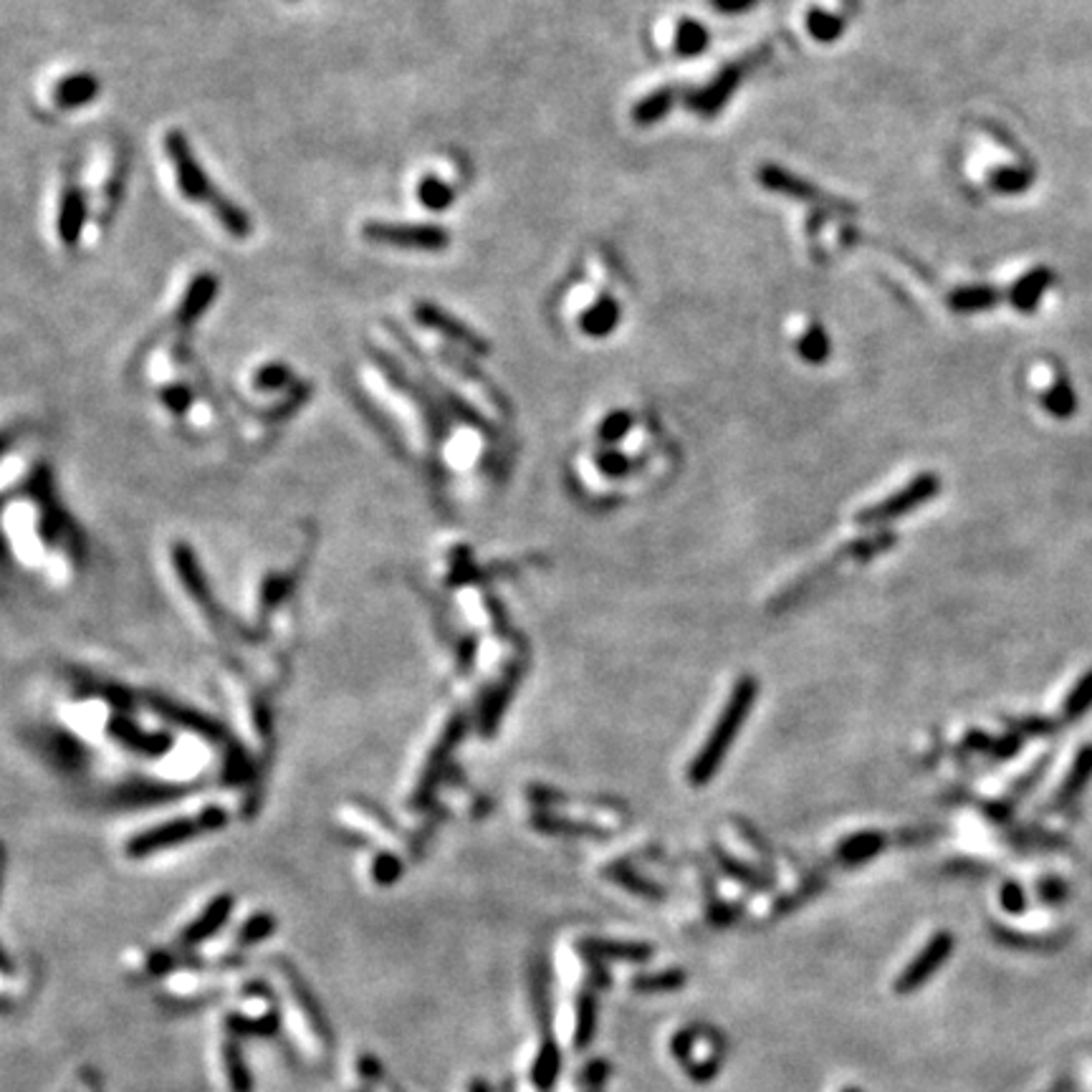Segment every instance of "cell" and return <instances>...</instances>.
Instances as JSON below:
<instances>
[{
	"instance_id": "obj_2",
	"label": "cell",
	"mask_w": 1092,
	"mask_h": 1092,
	"mask_svg": "<svg viewBox=\"0 0 1092 1092\" xmlns=\"http://www.w3.org/2000/svg\"><path fill=\"white\" fill-rule=\"evenodd\" d=\"M0 529L5 559L26 585L46 595H66L84 579L86 531L64 501L49 455L36 442L5 438Z\"/></svg>"
},
{
	"instance_id": "obj_9",
	"label": "cell",
	"mask_w": 1092,
	"mask_h": 1092,
	"mask_svg": "<svg viewBox=\"0 0 1092 1092\" xmlns=\"http://www.w3.org/2000/svg\"><path fill=\"white\" fill-rule=\"evenodd\" d=\"M754 696H756V683L751 681V678L749 681H741L739 688L734 691L732 704L726 706V711H723L719 723H715V732L711 734V739L706 741V747L700 749V754L696 756V762H693V766H691V779L696 781V784L706 781L715 769H719L723 754H726V749L732 747L736 734H739V726L743 723V719H747V713L751 711Z\"/></svg>"
},
{
	"instance_id": "obj_14",
	"label": "cell",
	"mask_w": 1092,
	"mask_h": 1092,
	"mask_svg": "<svg viewBox=\"0 0 1092 1092\" xmlns=\"http://www.w3.org/2000/svg\"><path fill=\"white\" fill-rule=\"evenodd\" d=\"M88 213H92V203H88L84 182H81L79 177H69V180L64 182L62 195H58V216H56L58 241H62L66 248L79 246Z\"/></svg>"
},
{
	"instance_id": "obj_5",
	"label": "cell",
	"mask_w": 1092,
	"mask_h": 1092,
	"mask_svg": "<svg viewBox=\"0 0 1092 1092\" xmlns=\"http://www.w3.org/2000/svg\"><path fill=\"white\" fill-rule=\"evenodd\" d=\"M263 807V800L233 792V789H213L167 807L137 815L124 828L117 850L132 865H142L167 855L182 852L223 832L246 824Z\"/></svg>"
},
{
	"instance_id": "obj_20",
	"label": "cell",
	"mask_w": 1092,
	"mask_h": 1092,
	"mask_svg": "<svg viewBox=\"0 0 1092 1092\" xmlns=\"http://www.w3.org/2000/svg\"><path fill=\"white\" fill-rule=\"evenodd\" d=\"M1050 284H1052V273L1047 269H1035L1014 284L1009 299H1012V304L1020 309V312H1035L1039 299H1042V294L1050 289Z\"/></svg>"
},
{
	"instance_id": "obj_19",
	"label": "cell",
	"mask_w": 1092,
	"mask_h": 1092,
	"mask_svg": "<svg viewBox=\"0 0 1092 1092\" xmlns=\"http://www.w3.org/2000/svg\"><path fill=\"white\" fill-rule=\"evenodd\" d=\"M415 197L425 210L446 213V210L453 208L455 197H459V190H455V186L448 180V177H442L438 173H425V175H420L418 182H415Z\"/></svg>"
},
{
	"instance_id": "obj_27",
	"label": "cell",
	"mask_w": 1092,
	"mask_h": 1092,
	"mask_svg": "<svg viewBox=\"0 0 1092 1092\" xmlns=\"http://www.w3.org/2000/svg\"><path fill=\"white\" fill-rule=\"evenodd\" d=\"M468 1092H491V1088H489V1084H486V1082H481V1080H476V1082H470V1088H468Z\"/></svg>"
},
{
	"instance_id": "obj_1",
	"label": "cell",
	"mask_w": 1092,
	"mask_h": 1092,
	"mask_svg": "<svg viewBox=\"0 0 1092 1092\" xmlns=\"http://www.w3.org/2000/svg\"><path fill=\"white\" fill-rule=\"evenodd\" d=\"M18 736L86 807L137 817L213 789L265 796L269 772L220 715L81 663L58 660L31 678Z\"/></svg>"
},
{
	"instance_id": "obj_18",
	"label": "cell",
	"mask_w": 1092,
	"mask_h": 1092,
	"mask_svg": "<svg viewBox=\"0 0 1092 1092\" xmlns=\"http://www.w3.org/2000/svg\"><path fill=\"white\" fill-rule=\"evenodd\" d=\"M617 319H619L617 301L612 299L610 294L608 297L602 294V297H592L585 306L579 309L577 327H579V331H585V335H589V337H604L617 327Z\"/></svg>"
},
{
	"instance_id": "obj_24",
	"label": "cell",
	"mask_w": 1092,
	"mask_h": 1092,
	"mask_svg": "<svg viewBox=\"0 0 1092 1092\" xmlns=\"http://www.w3.org/2000/svg\"><path fill=\"white\" fill-rule=\"evenodd\" d=\"M706 39H708L706 28L696 24V18H681V24H678L673 36V49L675 54L681 56H693L706 46Z\"/></svg>"
},
{
	"instance_id": "obj_12",
	"label": "cell",
	"mask_w": 1092,
	"mask_h": 1092,
	"mask_svg": "<svg viewBox=\"0 0 1092 1092\" xmlns=\"http://www.w3.org/2000/svg\"><path fill=\"white\" fill-rule=\"evenodd\" d=\"M412 319L418 322V327L433 331L435 337L446 339L448 346H455V350L466 352L470 357H486V354L491 352L489 342H486L476 329H470L466 322L459 319L455 314L446 312V309L435 304V301H415V306H412Z\"/></svg>"
},
{
	"instance_id": "obj_22",
	"label": "cell",
	"mask_w": 1092,
	"mask_h": 1092,
	"mask_svg": "<svg viewBox=\"0 0 1092 1092\" xmlns=\"http://www.w3.org/2000/svg\"><path fill=\"white\" fill-rule=\"evenodd\" d=\"M289 986L294 992V999H297V1005L301 1009V1014H306V1024L312 1027V1032L316 1037L322 1039V1042H329L331 1035H329V1024H327V1016H324L319 1012V1007H316V1001L312 999V994H309V988L301 984V981L294 977V973H289Z\"/></svg>"
},
{
	"instance_id": "obj_11",
	"label": "cell",
	"mask_w": 1092,
	"mask_h": 1092,
	"mask_svg": "<svg viewBox=\"0 0 1092 1092\" xmlns=\"http://www.w3.org/2000/svg\"><path fill=\"white\" fill-rule=\"evenodd\" d=\"M235 911H238V898L231 890H218L210 898H205V903L175 933L177 954H190V951L218 939L231 926Z\"/></svg>"
},
{
	"instance_id": "obj_7",
	"label": "cell",
	"mask_w": 1092,
	"mask_h": 1092,
	"mask_svg": "<svg viewBox=\"0 0 1092 1092\" xmlns=\"http://www.w3.org/2000/svg\"><path fill=\"white\" fill-rule=\"evenodd\" d=\"M165 154L169 160V167H173L175 186L186 201L201 205V208H208L210 216L216 218V223L235 241H246L248 235L254 233V220H250L246 208H241L233 197H228L216 188L208 169H205L201 165V160L195 158L193 145H190L186 132L182 129L167 132Z\"/></svg>"
},
{
	"instance_id": "obj_17",
	"label": "cell",
	"mask_w": 1092,
	"mask_h": 1092,
	"mask_svg": "<svg viewBox=\"0 0 1092 1092\" xmlns=\"http://www.w3.org/2000/svg\"><path fill=\"white\" fill-rule=\"evenodd\" d=\"M278 920L269 911H250L243 916V920L235 924L231 931V948L233 951H246L254 946H261L276 933Z\"/></svg>"
},
{
	"instance_id": "obj_13",
	"label": "cell",
	"mask_w": 1092,
	"mask_h": 1092,
	"mask_svg": "<svg viewBox=\"0 0 1092 1092\" xmlns=\"http://www.w3.org/2000/svg\"><path fill=\"white\" fill-rule=\"evenodd\" d=\"M357 858L367 885L378 890H393L408 875L415 855L408 850H395V847H372V850H357Z\"/></svg>"
},
{
	"instance_id": "obj_16",
	"label": "cell",
	"mask_w": 1092,
	"mask_h": 1092,
	"mask_svg": "<svg viewBox=\"0 0 1092 1092\" xmlns=\"http://www.w3.org/2000/svg\"><path fill=\"white\" fill-rule=\"evenodd\" d=\"M99 94L101 81L92 71H71L64 73L62 79H56L54 88H51V101L62 112H73V109H84L92 105Z\"/></svg>"
},
{
	"instance_id": "obj_3",
	"label": "cell",
	"mask_w": 1092,
	"mask_h": 1092,
	"mask_svg": "<svg viewBox=\"0 0 1092 1092\" xmlns=\"http://www.w3.org/2000/svg\"><path fill=\"white\" fill-rule=\"evenodd\" d=\"M316 544L319 534L314 523H294L278 542L250 559L231 602L250 668L282 693L294 673L301 608Z\"/></svg>"
},
{
	"instance_id": "obj_21",
	"label": "cell",
	"mask_w": 1092,
	"mask_h": 1092,
	"mask_svg": "<svg viewBox=\"0 0 1092 1092\" xmlns=\"http://www.w3.org/2000/svg\"><path fill=\"white\" fill-rule=\"evenodd\" d=\"M933 491H936L933 478H920L918 483H913L911 489H905L898 499L885 501V504L881 508H875V511L862 514V519H883V516H896L900 511H907V508H913V504H918V501L931 496Z\"/></svg>"
},
{
	"instance_id": "obj_6",
	"label": "cell",
	"mask_w": 1092,
	"mask_h": 1092,
	"mask_svg": "<svg viewBox=\"0 0 1092 1092\" xmlns=\"http://www.w3.org/2000/svg\"><path fill=\"white\" fill-rule=\"evenodd\" d=\"M160 574L169 602L180 612L182 623L195 634L203 651H208L216 668L254 670L231 604L220 600L190 538L177 534L165 538L160 546Z\"/></svg>"
},
{
	"instance_id": "obj_10",
	"label": "cell",
	"mask_w": 1092,
	"mask_h": 1092,
	"mask_svg": "<svg viewBox=\"0 0 1092 1092\" xmlns=\"http://www.w3.org/2000/svg\"><path fill=\"white\" fill-rule=\"evenodd\" d=\"M361 238L372 246L397 250H415V254H442L450 246L448 228L435 223H395V220H367L361 226Z\"/></svg>"
},
{
	"instance_id": "obj_4",
	"label": "cell",
	"mask_w": 1092,
	"mask_h": 1092,
	"mask_svg": "<svg viewBox=\"0 0 1092 1092\" xmlns=\"http://www.w3.org/2000/svg\"><path fill=\"white\" fill-rule=\"evenodd\" d=\"M478 739L468 713L446 698L425 721L397 781L395 811L423 850L442 828L483 811L466 772V749Z\"/></svg>"
},
{
	"instance_id": "obj_25",
	"label": "cell",
	"mask_w": 1092,
	"mask_h": 1092,
	"mask_svg": "<svg viewBox=\"0 0 1092 1092\" xmlns=\"http://www.w3.org/2000/svg\"><path fill=\"white\" fill-rule=\"evenodd\" d=\"M1075 393L1065 380H1057L1045 395V408L1057 418H1069L1075 412Z\"/></svg>"
},
{
	"instance_id": "obj_15",
	"label": "cell",
	"mask_w": 1092,
	"mask_h": 1092,
	"mask_svg": "<svg viewBox=\"0 0 1092 1092\" xmlns=\"http://www.w3.org/2000/svg\"><path fill=\"white\" fill-rule=\"evenodd\" d=\"M220 282L213 271H201L190 278L186 294H182L180 306L175 312L177 327H193L201 316L208 314L213 301L218 299Z\"/></svg>"
},
{
	"instance_id": "obj_8",
	"label": "cell",
	"mask_w": 1092,
	"mask_h": 1092,
	"mask_svg": "<svg viewBox=\"0 0 1092 1092\" xmlns=\"http://www.w3.org/2000/svg\"><path fill=\"white\" fill-rule=\"evenodd\" d=\"M331 828L344 843L357 847V850H372V847H395V850H408L420 858L423 845L418 843L415 835L405 828V822L395 809L382 807L372 796L350 794L331 811Z\"/></svg>"
},
{
	"instance_id": "obj_26",
	"label": "cell",
	"mask_w": 1092,
	"mask_h": 1092,
	"mask_svg": "<svg viewBox=\"0 0 1092 1092\" xmlns=\"http://www.w3.org/2000/svg\"><path fill=\"white\" fill-rule=\"evenodd\" d=\"M713 9L721 13H743L749 11L756 0H711Z\"/></svg>"
},
{
	"instance_id": "obj_23",
	"label": "cell",
	"mask_w": 1092,
	"mask_h": 1092,
	"mask_svg": "<svg viewBox=\"0 0 1092 1092\" xmlns=\"http://www.w3.org/2000/svg\"><path fill=\"white\" fill-rule=\"evenodd\" d=\"M223 1065H226V1073H228V1084H231L233 1092L254 1090V1080H250L248 1065H246V1060H243V1052L238 1050V1045L235 1042H226Z\"/></svg>"
}]
</instances>
